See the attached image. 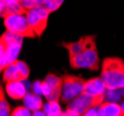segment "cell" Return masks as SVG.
<instances>
[{"label":"cell","instance_id":"obj_13","mask_svg":"<svg viewBox=\"0 0 124 116\" xmlns=\"http://www.w3.org/2000/svg\"><path fill=\"white\" fill-rule=\"evenodd\" d=\"M3 81L8 82H13V81H25L23 75L21 74L20 66L18 64V59L8 65L3 70Z\"/></svg>","mask_w":124,"mask_h":116},{"label":"cell","instance_id":"obj_4","mask_svg":"<svg viewBox=\"0 0 124 116\" xmlns=\"http://www.w3.org/2000/svg\"><path fill=\"white\" fill-rule=\"evenodd\" d=\"M69 58L70 67L72 69H89L91 71L99 70L100 58L96 48V44L85 49L83 52Z\"/></svg>","mask_w":124,"mask_h":116},{"label":"cell","instance_id":"obj_7","mask_svg":"<svg viewBox=\"0 0 124 116\" xmlns=\"http://www.w3.org/2000/svg\"><path fill=\"white\" fill-rule=\"evenodd\" d=\"M50 12L44 7V5L35 7L31 9L27 10V19L31 27L37 37H40L45 32L47 25V21Z\"/></svg>","mask_w":124,"mask_h":116},{"label":"cell","instance_id":"obj_11","mask_svg":"<svg viewBox=\"0 0 124 116\" xmlns=\"http://www.w3.org/2000/svg\"><path fill=\"white\" fill-rule=\"evenodd\" d=\"M0 16L6 18L16 13H26L27 10L22 7L19 0H0Z\"/></svg>","mask_w":124,"mask_h":116},{"label":"cell","instance_id":"obj_18","mask_svg":"<svg viewBox=\"0 0 124 116\" xmlns=\"http://www.w3.org/2000/svg\"><path fill=\"white\" fill-rule=\"evenodd\" d=\"M63 2L64 0H45L43 5L50 13H52L54 11L57 10L61 7Z\"/></svg>","mask_w":124,"mask_h":116},{"label":"cell","instance_id":"obj_19","mask_svg":"<svg viewBox=\"0 0 124 116\" xmlns=\"http://www.w3.org/2000/svg\"><path fill=\"white\" fill-rule=\"evenodd\" d=\"M19 1L26 10L31 9L38 6H42L45 2V0H19Z\"/></svg>","mask_w":124,"mask_h":116},{"label":"cell","instance_id":"obj_1","mask_svg":"<svg viewBox=\"0 0 124 116\" xmlns=\"http://www.w3.org/2000/svg\"><path fill=\"white\" fill-rule=\"evenodd\" d=\"M101 78L107 90L124 88V61L119 58L109 57L102 62Z\"/></svg>","mask_w":124,"mask_h":116},{"label":"cell","instance_id":"obj_22","mask_svg":"<svg viewBox=\"0 0 124 116\" xmlns=\"http://www.w3.org/2000/svg\"><path fill=\"white\" fill-rule=\"evenodd\" d=\"M120 106H121V109H122V113H123V116H124V101H122V102H121Z\"/></svg>","mask_w":124,"mask_h":116},{"label":"cell","instance_id":"obj_6","mask_svg":"<svg viewBox=\"0 0 124 116\" xmlns=\"http://www.w3.org/2000/svg\"><path fill=\"white\" fill-rule=\"evenodd\" d=\"M63 84H62V93L60 99L63 103H69L70 101L81 95L84 90V84L86 80L75 76L66 74L62 77Z\"/></svg>","mask_w":124,"mask_h":116},{"label":"cell","instance_id":"obj_14","mask_svg":"<svg viewBox=\"0 0 124 116\" xmlns=\"http://www.w3.org/2000/svg\"><path fill=\"white\" fill-rule=\"evenodd\" d=\"M23 105L27 107L31 112L42 110L44 108L41 96L37 95L33 92H30V93L26 94V96L23 99Z\"/></svg>","mask_w":124,"mask_h":116},{"label":"cell","instance_id":"obj_5","mask_svg":"<svg viewBox=\"0 0 124 116\" xmlns=\"http://www.w3.org/2000/svg\"><path fill=\"white\" fill-rule=\"evenodd\" d=\"M104 101V99L95 98L93 96L88 95L83 92L77 98L68 103L67 110L64 112V115H84V113L96 105H100Z\"/></svg>","mask_w":124,"mask_h":116},{"label":"cell","instance_id":"obj_16","mask_svg":"<svg viewBox=\"0 0 124 116\" xmlns=\"http://www.w3.org/2000/svg\"><path fill=\"white\" fill-rule=\"evenodd\" d=\"M44 111L48 116H58L64 115V112L61 111L59 103L57 100L47 101V103L44 106Z\"/></svg>","mask_w":124,"mask_h":116},{"label":"cell","instance_id":"obj_3","mask_svg":"<svg viewBox=\"0 0 124 116\" xmlns=\"http://www.w3.org/2000/svg\"><path fill=\"white\" fill-rule=\"evenodd\" d=\"M26 13H16L7 16L4 18V25L9 32L20 34L23 37L35 38L37 37L36 33L30 25Z\"/></svg>","mask_w":124,"mask_h":116},{"label":"cell","instance_id":"obj_20","mask_svg":"<svg viewBox=\"0 0 124 116\" xmlns=\"http://www.w3.org/2000/svg\"><path fill=\"white\" fill-rule=\"evenodd\" d=\"M11 115L12 116H30V115H32V112H31L27 107H25V106H19V107H17L16 109L13 110V111L11 112Z\"/></svg>","mask_w":124,"mask_h":116},{"label":"cell","instance_id":"obj_9","mask_svg":"<svg viewBox=\"0 0 124 116\" xmlns=\"http://www.w3.org/2000/svg\"><path fill=\"white\" fill-rule=\"evenodd\" d=\"M94 44H95V35H86L81 37L77 42L62 43L61 46L68 50L69 57H72L83 52L85 49L92 47Z\"/></svg>","mask_w":124,"mask_h":116},{"label":"cell","instance_id":"obj_12","mask_svg":"<svg viewBox=\"0 0 124 116\" xmlns=\"http://www.w3.org/2000/svg\"><path fill=\"white\" fill-rule=\"evenodd\" d=\"M23 81H13L6 84V93L13 99H23L27 94V89Z\"/></svg>","mask_w":124,"mask_h":116},{"label":"cell","instance_id":"obj_2","mask_svg":"<svg viewBox=\"0 0 124 116\" xmlns=\"http://www.w3.org/2000/svg\"><path fill=\"white\" fill-rule=\"evenodd\" d=\"M23 36L6 31L0 38V69L1 72L10 63L17 60L21 52Z\"/></svg>","mask_w":124,"mask_h":116},{"label":"cell","instance_id":"obj_17","mask_svg":"<svg viewBox=\"0 0 124 116\" xmlns=\"http://www.w3.org/2000/svg\"><path fill=\"white\" fill-rule=\"evenodd\" d=\"M1 96H0V115L1 116H8L11 115V110L10 106L8 104V102L7 101L5 98V92L3 86H1Z\"/></svg>","mask_w":124,"mask_h":116},{"label":"cell","instance_id":"obj_21","mask_svg":"<svg viewBox=\"0 0 124 116\" xmlns=\"http://www.w3.org/2000/svg\"><path fill=\"white\" fill-rule=\"evenodd\" d=\"M31 89H32V92L35 93L37 95H43V82L42 81H39L37 80L35 81L32 85H31Z\"/></svg>","mask_w":124,"mask_h":116},{"label":"cell","instance_id":"obj_15","mask_svg":"<svg viewBox=\"0 0 124 116\" xmlns=\"http://www.w3.org/2000/svg\"><path fill=\"white\" fill-rule=\"evenodd\" d=\"M100 112L102 116H123L121 106L109 101L100 104Z\"/></svg>","mask_w":124,"mask_h":116},{"label":"cell","instance_id":"obj_10","mask_svg":"<svg viewBox=\"0 0 124 116\" xmlns=\"http://www.w3.org/2000/svg\"><path fill=\"white\" fill-rule=\"evenodd\" d=\"M106 90L107 87L104 84L101 77H94L89 80H86L84 84V90L83 92L88 95L93 96L95 98L104 99L106 97Z\"/></svg>","mask_w":124,"mask_h":116},{"label":"cell","instance_id":"obj_8","mask_svg":"<svg viewBox=\"0 0 124 116\" xmlns=\"http://www.w3.org/2000/svg\"><path fill=\"white\" fill-rule=\"evenodd\" d=\"M63 79L54 74H48L43 81V96L47 101L57 100L61 98Z\"/></svg>","mask_w":124,"mask_h":116}]
</instances>
